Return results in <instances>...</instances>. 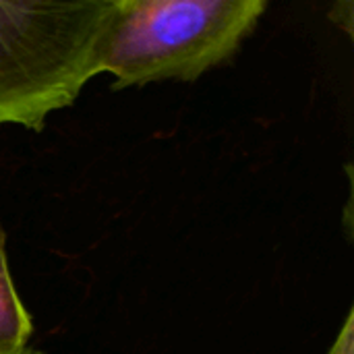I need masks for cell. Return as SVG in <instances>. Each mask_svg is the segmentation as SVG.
I'll return each mask as SVG.
<instances>
[{"label":"cell","mask_w":354,"mask_h":354,"mask_svg":"<svg viewBox=\"0 0 354 354\" xmlns=\"http://www.w3.org/2000/svg\"><path fill=\"white\" fill-rule=\"evenodd\" d=\"M118 0H0V124L41 133L100 75Z\"/></svg>","instance_id":"1"},{"label":"cell","mask_w":354,"mask_h":354,"mask_svg":"<svg viewBox=\"0 0 354 354\" xmlns=\"http://www.w3.org/2000/svg\"><path fill=\"white\" fill-rule=\"evenodd\" d=\"M266 8V0H118L100 73L112 75V89L193 83L241 50Z\"/></svg>","instance_id":"2"},{"label":"cell","mask_w":354,"mask_h":354,"mask_svg":"<svg viewBox=\"0 0 354 354\" xmlns=\"http://www.w3.org/2000/svg\"><path fill=\"white\" fill-rule=\"evenodd\" d=\"M33 324L29 311L19 299L8 257H6V232L0 226V354H21L29 346Z\"/></svg>","instance_id":"3"},{"label":"cell","mask_w":354,"mask_h":354,"mask_svg":"<svg viewBox=\"0 0 354 354\" xmlns=\"http://www.w3.org/2000/svg\"><path fill=\"white\" fill-rule=\"evenodd\" d=\"M328 354H354V309L348 311L342 330L338 332Z\"/></svg>","instance_id":"4"},{"label":"cell","mask_w":354,"mask_h":354,"mask_svg":"<svg viewBox=\"0 0 354 354\" xmlns=\"http://www.w3.org/2000/svg\"><path fill=\"white\" fill-rule=\"evenodd\" d=\"M353 12H354V6H353V2L346 6V12L342 15L340 10H338V4H334L332 8H330V21L332 23H336L338 27H342L348 35L353 33Z\"/></svg>","instance_id":"5"},{"label":"cell","mask_w":354,"mask_h":354,"mask_svg":"<svg viewBox=\"0 0 354 354\" xmlns=\"http://www.w3.org/2000/svg\"><path fill=\"white\" fill-rule=\"evenodd\" d=\"M21 354H41V351H35V348H29V346H27Z\"/></svg>","instance_id":"6"}]
</instances>
